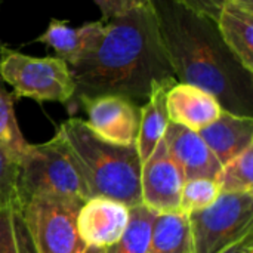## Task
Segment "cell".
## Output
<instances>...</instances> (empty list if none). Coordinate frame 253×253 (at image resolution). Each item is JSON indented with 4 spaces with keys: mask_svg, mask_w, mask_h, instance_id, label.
<instances>
[{
    "mask_svg": "<svg viewBox=\"0 0 253 253\" xmlns=\"http://www.w3.org/2000/svg\"><path fill=\"white\" fill-rule=\"evenodd\" d=\"M102 22L95 47L68 65L76 84L71 102L98 95H120L145 102L156 83L175 77L151 1Z\"/></svg>",
    "mask_w": 253,
    "mask_h": 253,
    "instance_id": "obj_1",
    "label": "cell"
},
{
    "mask_svg": "<svg viewBox=\"0 0 253 253\" xmlns=\"http://www.w3.org/2000/svg\"><path fill=\"white\" fill-rule=\"evenodd\" d=\"M151 6L176 80L209 92L224 111L253 119V73L227 47L216 22L173 0Z\"/></svg>",
    "mask_w": 253,
    "mask_h": 253,
    "instance_id": "obj_2",
    "label": "cell"
},
{
    "mask_svg": "<svg viewBox=\"0 0 253 253\" xmlns=\"http://www.w3.org/2000/svg\"><path fill=\"white\" fill-rule=\"evenodd\" d=\"M58 132L90 197H105L135 208L141 202V168L136 145H117L99 138L86 120L70 117Z\"/></svg>",
    "mask_w": 253,
    "mask_h": 253,
    "instance_id": "obj_3",
    "label": "cell"
},
{
    "mask_svg": "<svg viewBox=\"0 0 253 253\" xmlns=\"http://www.w3.org/2000/svg\"><path fill=\"white\" fill-rule=\"evenodd\" d=\"M19 206L31 199H46L82 208L87 188L59 132L43 142L30 144L18 162Z\"/></svg>",
    "mask_w": 253,
    "mask_h": 253,
    "instance_id": "obj_4",
    "label": "cell"
},
{
    "mask_svg": "<svg viewBox=\"0 0 253 253\" xmlns=\"http://www.w3.org/2000/svg\"><path fill=\"white\" fill-rule=\"evenodd\" d=\"M0 79L12 87L15 98L37 102L70 104L76 84L68 64L58 56H31L19 50L0 47Z\"/></svg>",
    "mask_w": 253,
    "mask_h": 253,
    "instance_id": "obj_5",
    "label": "cell"
},
{
    "mask_svg": "<svg viewBox=\"0 0 253 253\" xmlns=\"http://www.w3.org/2000/svg\"><path fill=\"white\" fill-rule=\"evenodd\" d=\"M193 253H224L253 231V193L224 194L188 213Z\"/></svg>",
    "mask_w": 253,
    "mask_h": 253,
    "instance_id": "obj_6",
    "label": "cell"
},
{
    "mask_svg": "<svg viewBox=\"0 0 253 253\" xmlns=\"http://www.w3.org/2000/svg\"><path fill=\"white\" fill-rule=\"evenodd\" d=\"M37 253H83L86 243L77 231L80 208L46 199H31L19 208Z\"/></svg>",
    "mask_w": 253,
    "mask_h": 253,
    "instance_id": "obj_7",
    "label": "cell"
},
{
    "mask_svg": "<svg viewBox=\"0 0 253 253\" xmlns=\"http://www.w3.org/2000/svg\"><path fill=\"white\" fill-rule=\"evenodd\" d=\"M87 114V126L99 138L117 145H135L141 107L120 95H98L77 101Z\"/></svg>",
    "mask_w": 253,
    "mask_h": 253,
    "instance_id": "obj_8",
    "label": "cell"
},
{
    "mask_svg": "<svg viewBox=\"0 0 253 253\" xmlns=\"http://www.w3.org/2000/svg\"><path fill=\"white\" fill-rule=\"evenodd\" d=\"M185 176L170 157L165 139L159 141L141 168V202L156 213L179 212Z\"/></svg>",
    "mask_w": 253,
    "mask_h": 253,
    "instance_id": "obj_9",
    "label": "cell"
},
{
    "mask_svg": "<svg viewBox=\"0 0 253 253\" xmlns=\"http://www.w3.org/2000/svg\"><path fill=\"white\" fill-rule=\"evenodd\" d=\"M129 221V208L105 197H90L79 209L77 231L86 246L108 249L123 236Z\"/></svg>",
    "mask_w": 253,
    "mask_h": 253,
    "instance_id": "obj_10",
    "label": "cell"
},
{
    "mask_svg": "<svg viewBox=\"0 0 253 253\" xmlns=\"http://www.w3.org/2000/svg\"><path fill=\"white\" fill-rule=\"evenodd\" d=\"M163 139L170 157L182 170L185 181L197 178L218 181L222 165L197 132L169 122Z\"/></svg>",
    "mask_w": 253,
    "mask_h": 253,
    "instance_id": "obj_11",
    "label": "cell"
},
{
    "mask_svg": "<svg viewBox=\"0 0 253 253\" xmlns=\"http://www.w3.org/2000/svg\"><path fill=\"white\" fill-rule=\"evenodd\" d=\"M166 108L169 122L194 132L213 123L222 113V107L213 95L197 86L181 82H176L169 89Z\"/></svg>",
    "mask_w": 253,
    "mask_h": 253,
    "instance_id": "obj_12",
    "label": "cell"
},
{
    "mask_svg": "<svg viewBox=\"0 0 253 253\" xmlns=\"http://www.w3.org/2000/svg\"><path fill=\"white\" fill-rule=\"evenodd\" d=\"M102 28L104 22L101 19L73 28L68 21L52 18L44 33L36 42L46 44L55 52V56L71 65L95 47L102 34Z\"/></svg>",
    "mask_w": 253,
    "mask_h": 253,
    "instance_id": "obj_13",
    "label": "cell"
},
{
    "mask_svg": "<svg viewBox=\"0 0 253 253\" xmlns=\"http://www.w3.org/2000/svg\"><path fill=\"white\" fill-rule=\"evenodd\" d=\"M197 133L224 166L253 145V119L222 110L221 116L213 123Z\"/></svg>",
    "mask_w": 253,
    "mask_h": 253,
    "instance_id": "obj_14",
    "label": "cell"
},
{
    "mask_svg": "<svg viewBox=\"0 0 253 253\" xmlns=\"http://www.w3.org/2000/svg\"><path fill=\"white\" fill-rule=\"evenodd\" d=\"M216 27L231 53L253 73V4L228 0L218 15Z\"/></svg>",
    "mask_w": 253,
    "mask_h": 253,
    "instance_id": "obj_15",
    "label": "cell"
},
{
    "mask_svg": "<svg viewBox=\"0 0 253 253\" xmlns=\"http://www.w3.org/2000/svg\"><path fill=\"white\" fill-rule=\"evenodd\" d=\"M175 83H176L175 77L156 83L151 89L148 99L141 107L139 130L135 145L142 163L151 156L159 141H162L165 136L166 127L169 125L166 96L169 89Z\"/></svg>",
    "mask_w": 253,
    "mask_h": 253,
    "instance_id": "obj_16",
    "label": "cell"
},
{
    "mask_svg": "<svg viewBox=\"0 0 253 253\" xmlns=\"http://www.w3.org/2000/svg\"><path fill=\"white\" fill-rule=\"evenodd\" d=\"M148 253H193L188 215L157 213L151 228Z\"/></svg>",
    "mask_w": 253,
    "mask_h": 253,
    "instance_id": "obj_17",
    "label": "cell"
},
{
    "mask_svg": "<svg viewBox=\"0 0 253 253\" xmlns=\"http://www.w3.org/2000/svg\"><path fill=\"white\" fill-rule=\"evenodd\" d=\"M156 212L144 205L129 209V221L120 240L107 253H148Z\"/></svg>",
    "mask_w": 253,
    "mask_h": 253,
    "instance_id": "obj_18",
    "label": "cell"
},
{
    "mask_svg": "<svg viewBox=\"0 0 253 253\" xmlns=\"http://www.w3.org/2000/svg\"><path fill=\"white\" fill-rule=\"evenodd\" d=\"M218 184L224 194L253 193V145L222 166Z\"/></svg>",
    "mask_w": 253,
    "mask_h": 253,
    "instance_id": "obj_19",
    "label": "cell"
},
{
    "mask_svg": "<svg viewBox=\"0 0 253 253\" xmlns=\"http://www.w3.org/2000/svg\"><path fill=\"white\" fill-rule=\"evenodd\" d=\"M13 93L6 90L4 86H0V147L19 162L30 144L25 141L19 129L13 110Z\"/></svg>",
    "mask_w": 253,
    "mask_h": 253,
    "instance_id": "obj_20",
    "label": "cell"
},
{
    "mask_svg": "<svg viewBox=\"0 0 253 253\" xmlns=\"http://www.w3.org/2000/svg\"><path fill=\"white\" fill-rule=\"evenodd\" d=\"M219 194L221 188L218 181L215 179L197 178L185 181L179 202V212L188 215L191 212L206 209L215 203Z\"/></svg>",
    "mask_w": 253,
    "mask_h": 253,
    "instance_id": "obj_21",
    "label": "cell"
},
{
    "mask_svg": "<svg viewBox=\"0 0 253 253\" xmlns=\"http://www.w3.org/2000/svg\"><path fill=\"white\" fill-rule=\"evenodd\" d=\"M18 160L0 147V211L19 208Z\"/></svg>",
    "mask_w": 253,
    "mask_h": 253,
    "instance_id": "obj_22",
    "label": "cell"
},
{
    "mask_svg": "<svg viewBox=\"0 0 253 253\" xmlns=\"http://www.w3.org/2000/svg\"><path fill=\"white\" fill-rule=\"evenodd\" d=\"M102 12V21L122 16L133 9L150 4L151 0H93Z\"/></svg>",
    "mask_w": 253,
    "mask_h": 253,
    "instance_id": "obj_23",
    "label": "cell"
},
{
    "mask_svg": "<svg viewBox=\"0 0 253 253\" xmlns=\"http://www.w3.org/2000/svg\"><path fill=\"white\" fill-rule=\"evenodd\" d=\"M178 4L199 13L203 16H208L209 19L215 21L218 19V15L222 9V6L228 1V0H173ZM248 4H253V0H239Z\"/></svg>",
    "mask_w": 253,
    "mask_h": 253,
    "instance_id": "obj_24",
    "label": "cell"
},
{
    "mask_svg": "<svg viewBox=\"0 0 253 253\" xmlns=\"http://www.w3.org/2000/svg\"><path fill=\"white\" fill-rule=\"evenodd\" d=\"M0 253H18L13 231V209L0 211Z\"/></svg>",
    "mask_w": 253,
    "mask_h": 253,
    "instance_id": "obj_25",
    "label": "cell"
},
{
    "mask_svg": "<svg viewBox=\"0 0 253 253\" xmlns=\"http://www.w3.org/2000/svg\"><path fill=\"white\" fill-rule=\"evenodd\" d=\"M13 231H15V240H16V246H18V253H37L33 243H31V239H30V234H28V230L24 224V219L21 216V212L19 209H13Z\"/></svg>",
    "mask_w": 253,
    "mask_h": 253,
    "instance_id": "obj_26",
    "label": "cell"
},
{
    "mask_svg": "<svg viewBox=\"0 0 253 253\" xmlns=\"http://www.w3.org/2000/svg\"><path fill=\"white\" fill-rule=\"evenodd\" d=\"M224 253H253V233L245 237L242 242L236 243Z\"/></svg>",
    "mask_w": 253,
    "mask_h": 253,
    "instance_id": "obj_27",
    "label": "cell"
},
{
    "mask_svg": "<svg viewBox=\"0 0 253 253\" xmlns=\"http://www.w3.org/2000/svg\"><path fill=\"white\" fill-rule=\"evenodd\" d=\"M83 253H107V249L104 248H96V246H86Z\"/></svg>",
    "mask_w": 253,
    "mask_h": 253,
    "instance_id": "obj_28",
    "label": "cell"
},
{
    "mask_svg": "<svg viewBox=\"0 0 253 253\" xmlns=\"http://www.w3.org/2000/svg\"><path fill=\"white\" fill-rule=\"evenodd\" d=\"M0 47H1V43H0ZM0 86H4V83L1 82V79H0Z\"/></svg>",
    "mask_w": 253,
    "mask_h": 253,
    "instance_id": "obj_29",
    "label": "cell"
}]
</instances>
